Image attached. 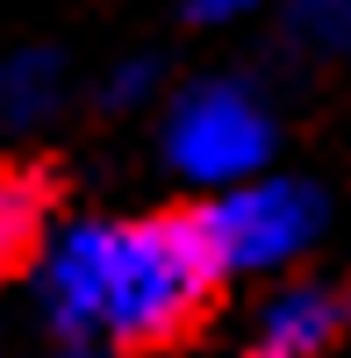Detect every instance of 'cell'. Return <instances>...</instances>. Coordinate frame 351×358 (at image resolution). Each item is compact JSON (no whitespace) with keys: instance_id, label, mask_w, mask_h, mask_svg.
<instances>
[{"instance_id":"9c48e42d","label":"cell","mask_w":351,"mask_h":358,"mask_svg":"<svg viewBox=\"0 0 351 358\" xmlns=\"http://www.w3.org/2000/svg\"><path fill=\"white\" fill-rule=\"evenodd\" d=\"M187 8V22H237V15H251L258 0H180Z\"/></svg>"},{"instance_id":"8992f818","label":"cell","mask_w":351,"mask_h":358,"mask_svg":"<svg viewBox=\"0 0 351 358\" xmlns=\"http://www.w3.org/2000/svg\"><path fill=\"white\" fill-rule=\"evenodd\" d=\"M65 101V57L43 43H22L0 57V129H36Z\"/></svg>"},{"instance_id":"52a82bcc","label":"cell","mask_w":351,"mask_h":358,"mask_svg":"<svg viewBox=\"0 0 351 358\" xmlns=\"http://www.w3.org/2000/svg\"><path fill=\"white\" fill-rule=\"evenodd\" d=\"M280 36L294 57H315V65H344L351 57V0H287Z\"/></svg>"},{"instance_id":"5b68a950","label":"cell","mask_w":351,"mask_h":358,"mask_svg":"<svg viewBox=\"0 0 351 358\" xmlns=\"http://www.w3.org/2000/svg\"><path fill=\"white\" fill-rule=\"evenodd\" d=\"M50 208H57V179L29 158H0V287L43 258L50 244Z\"/></svg>"},{"instance_id":"30bf717a","label":"cell","mask_w":351,"mask_h":358,"mask_svg":"<svg viewBox=\"0 0 351 358\" xmlns=\"http://www.w3.org/2000/svg\"><path fill=\"white\" fill-rule=\"evenodd\" d=\"M65 358H101V344H65Z\"/></svg>"},{"instance_id":"7a4b0ae2","label":"cell","mask_w":351,"mask_h":358,"mask_svg":"<svg viewBox=\"0 0 351 358\" xmlns=\"http://www.w3.org/2000/svg\"><path fill=\"white\" fill-rule=\"evenodd\" d=\"M165 158L201 194L244 187L273 165V108L251 79H194L165 115Z\"/></svg>"},{"instance_id":"ba28073f","label":"cell","mask_w":351,"mask_h":358,"mask_svg":"<svg viewBox=\"0 0 351 358\" xmlns=\"http://www.w3.org/2000/svg\"><path fill=\"white\" fill-rule=\"evenodd\" d=\"M151 79H158L151 57H129V65L108 79V101H143V94H151Z\"/></svg>"},{"instance_id":"277c9868","label":"cell","mask_w":351,"mask_h":358,"mask_svg":"<svg viewBox=\"0 0 351 358\" xmlns=\"http://www.w3.org/2000/svg\"><path fill=\"white\" fill-rule=\"evenodd\" d=\"M344 330H351V294L330 280H294L251 315L244 358H330Z\"/></svg>"},{"instance_id":"3957f363","label":"cell","mask_w":351,"mask_h":358,"mask_svg":"<svg viewBox=\"0 0 351 358\" xmlns=\"http://www.w3.org/2000/svg\"><path fill=\"white\" fill-rule=\"evenodd\" d=\"M201 215H208L215 251H222L229 273H273V265L301 258L315 236H323V187L258 172V179H244V187L208 194Z\"/></svg>"},{"instance_id":"6da1fadb","label":"cell","mask_w":351,"mask_h":358,"mask_svg":"<svg viewBox=\"0 0 351 358\" xmlns=\"http://www.w3.org/2000/svg\"><path fill=\"white\" fill-rule=\"evenodd\" d=\"M229 265L215 251L208 215L158 208L122 222H72L36 258V287L65 344H101L122 358H151L208 330Z\"/></svg>"}]
</instances>
